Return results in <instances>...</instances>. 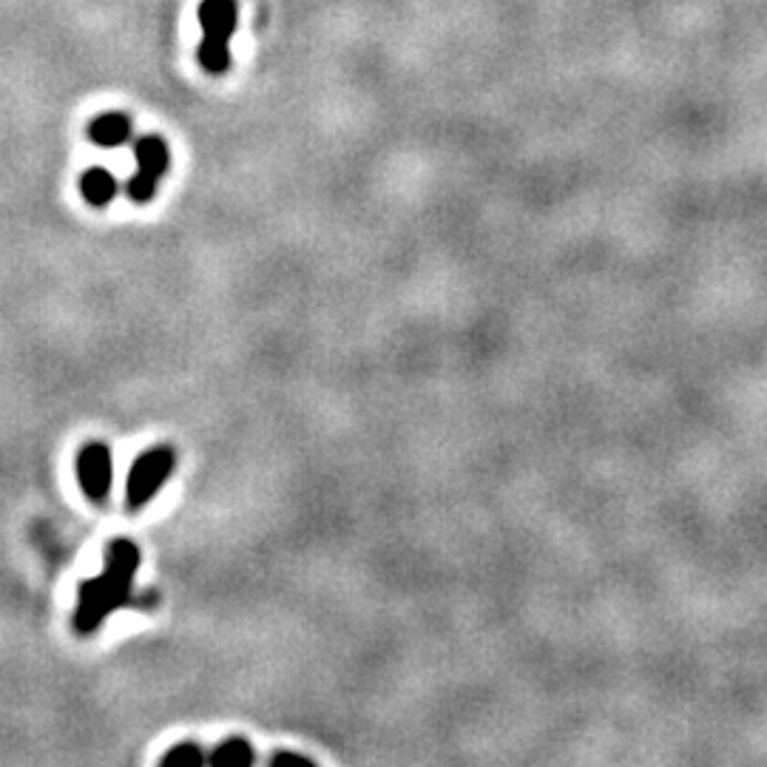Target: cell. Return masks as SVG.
Masks as SVG:
<instances>
[{"mask_svg":"<svg viewBox=\"0 0 767 767\" xmlns=\"http://www.w3.org/2000/svg\"><path fill=\"white\" fill-rule=\"evenodd\" d=\"M131 131H135V128H131V119L119 112L100 114V117H94L89 123V140L94 142V145H100V149H119V145H126V142L131 140Z\"/></svg>","mask_w":767,"mask_h":767,"instance_id":"cell-6","label":"cell"},{"mask_svg":"<svg viewBox=\"0 0 767 767\" xmlns=\"http://www.w3.org/2000/svg\"><path fill=\"white\" fill-rule=\"evenodd\" d=\"M77 484L86 500L103 507L108 495H112L114 484V461L112 449L105 447L103 440H89L82 444L77 452Z\"/></svg>","mask_w":767,"mask_h":767,"instance_id":"cell-5","label":"cell"},{"mask_svg":"<svg viewBox=\"0 0 767 767\" xmlns=\"http://www.w3.org/2000/svg\"><path fill=\"white\" fill-rule=\"evenodd\" d=\"M168 145L163 137H140L135 142L137 174L126 182V194L135 205H149L159 191L165 171H168Z\"/></svg>","mask_w":767,"mask_h":767,"instance_id":"cell-4","label":"cell"},{"mask_svg":"<svg viewBox=\"0 0 767 767\" xmlns=\"http://www.w3.org/2000/svg\"><path fill=\"white\" fill-rule=\"evenodd\" d=\"M80 194L91 208H108L117 196V179L105 168H89L80 174Z\"/></svg>","mask_w":767,"mask_h":767,"instance_id":"cell-7","label":"cell"},{"mask_svg":"<svg viewBox=\"0 0 767 767\" xmlns=\"http://www.w3.org/2000/svg\"><path fill=\"white\" fill-rule=\"evenodd\" d=\"M237 0H202L196 9L202 43L196 60L208 75H225L231 68V38L237 29Z\"/></svg>","mask_w":767,"mask_h":767,"instance_id":"cell-2","label":"cell"},{"mask_svg":"<svg viewBox=\"0 0 767 767\" xmlns=\"http://www.w3.org/2000/svg\"><path fill=\"white\" fill-rule=\"evenodd\" d=\"M270 765H273V767H291V765L310 767V765H314V759H310V756H302V753L279 751V753H273V756H270Z\"/></svg>","mask_w":767,"mask_h":767,"instance_id":"cell-10","label":"cell"},{"mask_svg":"<svg viewBox=\"0 0 767 767\" xmlns=\"http://www.w3.org/2000/svg\"><path fill=\"white\" fill-rule=\"evenodd\" d=\"M140 560V546L128 537H114L112 544L105 546L103 572L91 580H82L77 589L75 631L80 637H91L114 611L131 603Z\"/></svg>","mask_w":767,"mask_h":767,"instance_id":"cell-1","label":"cell"},{"mask_svg":"<svg viewBox=\"0 0 767 767\" xmlns=\"http://www.w3.org/2000/svg\"><path fill=\"white\" fill-rule=\"evenodd\" d=\"M174 466H177V455L168 444L151 447L131 463L126 481V509L128 512H140L163 493V486L168 484Z\"/></svg>","mask_w":767,"mask_h":767,"instance_id":"cell-3","label":"cell"},{"mask_svg":"<svg viewBox=\"0 0 767 767\" xmlns=\"http://www.w3.org/2000/svg\"><path fill=\"white\" fill-rule=\"evenodd\" d=\"M254 759H256L254 745L242 737L225 739V742H219L208 756V762L214 767H247L254 765Z\"/></svg>","mask_w":767,"mask_h":767,"instance_id":"cell-8","label":"cell"},{"mask_svg":"<svg viewBox=\"0 0 767 767\" xmlns=\"http://www.w3.org/2000/svg\"><path fill=\"white\" fill-rule=\"evenodd\" d=\"M205 762V753L196 742H179L163 756L165 767H200Z\"/></svg>","mask_w":767,"mask_h":767,"instance_id":"cell-9","label":"cell"}]
</instances>
